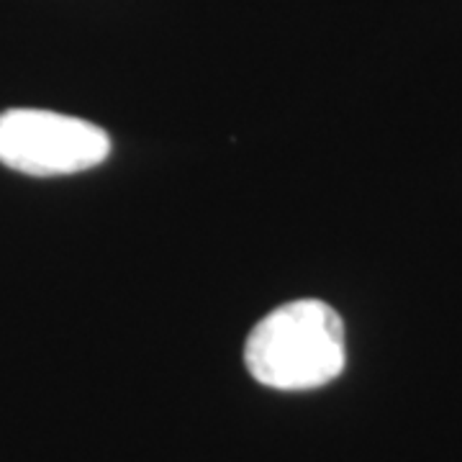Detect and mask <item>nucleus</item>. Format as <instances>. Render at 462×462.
Returning a JSON list of instances; mask_svg holds the SVG:
<instances>
[{"label":"nucleus","instance_id":"1","mask_svg":"<svg viewBox=\"0 0 462 462\" xmlns=\"http://www.w3.org/2000/svg\"><path fill=\"white\" fill-rule=\"evenodd\" d=\"M252 378L278 391H311L342 375L345 324L314 298L285 303L252 329L245 346Z\"/></svg>","mask_w":462,"mask_h":462},{"label":"nucleus","instance_id":"2","mask_svg":"<svg viewBox=\"0 0 462 462\" xmlns=\"http://www.w3.org/2000/svg\"><path fill=\"white\" fill-rule=\"evenodd\" d=\"M111 139L100 126L54 111L11 108L0 114V162L16 172L50 178L100 165Z\"/></svg>","mask_w":462,"mask_h":462}]
</instances>
